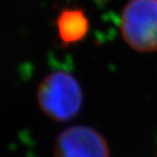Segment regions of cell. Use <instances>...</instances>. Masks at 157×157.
<instances>
[{"instance_id":"obj_4","label":"cell","mask_w":157,"mask_h":157,"mask_svg":"<svg viewBox=\"0 0 157 157\" xmlns=\"http://www.w3.org/2000/svg\"><path fill=\"white\" fill-rule=\"evenodd\" d=\"M56 28L62 43L75 44L87 36L89 32V18L81 8H64L58 14Z\"/></svg>"},{"instance_id":"obj_1","label":"cell","mask_w":157,"mask_h":157,"mask_svg":"<svg viewBox=\"0 0 157 157\" xmlns=\"http://www.w3.org/2000/svg\"><path fill=\"white\" fill-rule=\"evenodd\" d=\"M36 96L41 111L59 122L74 118L83 104L80 83L73 75L63 71L47 75L37 88Z\"/></svg>"},{"instance_id":"obj_3","label":"cell","mask_w":157,"mask_h":157,"mask_svg":"<svg viewBox=\"0 0 157 157\" xmlns=\"http://www.w3.org/2000/svg\"><path fill=\"white\" fill-rule=\"evenodd\" d=\"M54 157H110L104 137L84 124L68 127L58 135L53 148Z\"/></svg>"},{"instance_id":"obj_2","label":"cell","mask_w":157,"mask_h":157,"mask_svg":"<svg viewBox=\"0 0 157 157\" xmlns=\"http://www.w3.org/2000/svg\"><path fill=\"white\" fill-rule=\"evenodd\" d=\"M122 39L137 52L157 51V0H130L121 15Z\"/></svg>"}]
</instances>
